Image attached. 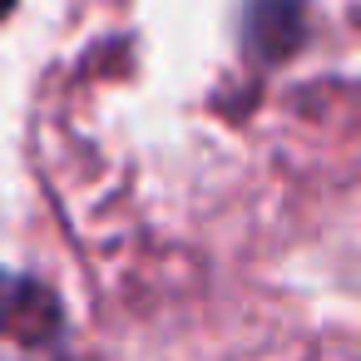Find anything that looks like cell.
Masks as SVG:
<instances>
[{"mask_svg":"<svg viewBox=\"0 0 361 361\" xmlns=\"http://www.w3.org/2000/svg\"><path fill=\"white\" fill-rule=\"evenodd\" d=\"M0 361H70L60 292L11 267H0Z\"/></svg>","mask_w":361,"mask_h":361,"instance_id":"1","label":"cell"},{"mask_svg":"<svg viewBox=\"0 0 361 361\" xmlns=\"http://www.w3.org/2000/svg\"><path fill=\"white\" fill-rule=\"evenodd\" d=\"M307 35V0H247L243 50L252 60H282Z\"/></svg>","mask_w":361,"mask_h":361,"instance_id":"2","label":"cell"},{"mask_svg":"<svg viewBox=\"0 0 361 361\" xmlns=\"http://www.w3.org/2000/svg\"><path fill=\"white\" fill-rule=\"evenodd\" d=\"M11 6H16V0H0V16H6V11H11Z\"/></svg>","mask_w":361,"mask_h":361,"instance_id":"3","label":"cell"}]
</instances>
